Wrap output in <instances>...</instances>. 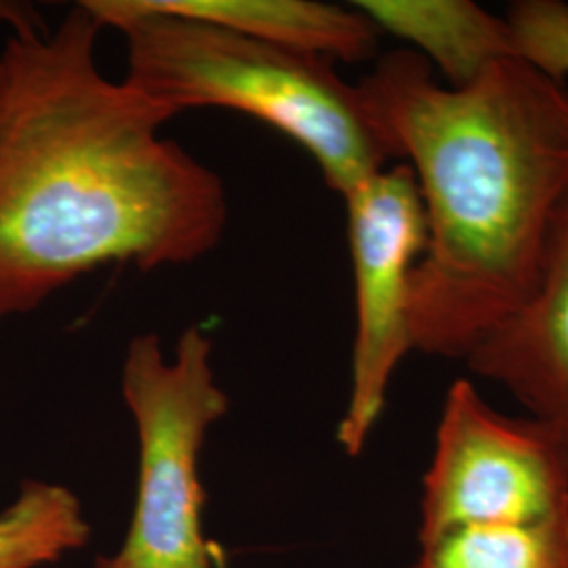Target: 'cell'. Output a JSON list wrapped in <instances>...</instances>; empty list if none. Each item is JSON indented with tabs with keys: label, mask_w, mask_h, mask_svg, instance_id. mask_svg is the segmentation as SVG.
Instances as JSON below:
<instances>
[{
	"label": "cell",
	"mask_w": 568,
	"mask_h": 568,
	"mask_svg": "<svg viewBox=\"0 0 568 568\" xmlns=\"http://www.w3.org/2000/svg\"><path fill=\"white\" fill-rule=\"evenodd\" d=\"M0 51V323L110 264H192L227 225L215 171L161 135L178 116L103 77L100 18L21 9Z\"/></svg>",
	"instance_id": "obj_1"
},
{
	"label": "cell",
	"mask_w": 568,
	"mask_h": 568,
	"mask_svg": "<svg viewBox=\"0 0 568 568\" xmlns=\"http://www.w3.org/2000/svg\"><path fill=\"white\" fill-rule=\"evenodd\" d=\"M426 211L410 274L413 349L464 361L525 304L568 194V89L520 58L462 89L396 49L356 84Z\"/></svg>",
	"instance_id": "obj_2"
},
{
	"label": "cell",
	"mask_w": 568,
	"mask_h": 568,
	"mask_svg": "<svg viewBox=\"0 0 568 568\" xmlns=\"http://www.w3.org/2000/svg\"><path fill=\"white\" fill-rule=\"evenodd\" d=\"M126 42L122 82L175 114L225 108L300 143L339 196L392 161L366 116L358 87L333 61L286 51L201 20L148 9L142 0H87Z\"/></svg>",
	"instance_id": "obj_3"
},
{
	"label": "cell",
	"mask_w": 568,
	"mask_h": 568,
	"mask_svg": "<svg viewBox=\"0 0 568 568\" xmlns=\"http://www.w3.org/2000/svg\"><path fill=\"white\" fill-rule=\"evenodd\" d=\"M211 354L213 342L196 325L183 331L171 361L154 333L126 345L122 396L140 438L138 501L121 551L95 568H222L204 537L199 476L206 429L230 408Z\"/></svg>",
	"instance_id": "obj_4"
},
{
	"label": "cell",
	"mask_w": 568,
	"mask_h": 568,
	"mask_svg": "<svg viewBox=\"0 0 568 568\" xmlns=\"http://www.w3.org/2000/svg\"><path fill=\"white\" fill-rule=\"evenodd\" d=\"M568 514V445L532 417H508L457 379L424 476L419 544L474 525H530Z\"/></svg>",
	"instance_id": "obj_5"
},
{
	"label": "cell",
	"mask_w": 568,
	"mask_h": 568,
	"mask_svg": "<svg viewBox=\"0 0 568 568\" xmlns=\"http://www.w3.org/2000/svg\"><path fill=\"white\" fill-rule=\"evenodd\" d=\"M347 241L356 288L352 386L337 443L349 457L386 410L394 371L413 349L410 274L426 248L419 185L406 163L384 169L345 194Z\"/></svg>",
	"instance_id": "obj_6"
},
{
	"label": "cell",
	"mask_w": 568,
	"mask_h": 568,
	"mask_svg": "<svg viewBox=\"0 0 568 568\" xmlns=\"http://www.w3.org/2000/svg\"><path fill=\"white\" fill-rule=\"evenodd\" d=\"M568 445V194L549 227L532 291L466 358Z\"/></svg>",
	"instance_id": "obj_7"
},
{
	"label": "cell",
	"mask_w": 568,
	"mask_h": 568,
	"mask_svg": "<svg viewBox=\"0 0 568 568\" xmlns=\"http://www.w3.org/2000/svg\"><path fill=\"white\" fill-rule=\"evenodd\" d=\"M148 9L206 21L248 39L328 61L373 60L379 30L358 9L314 0H142Z\"/></svg>",
	"instance_id": "obj_8"
},
{
	"label": "cell",
	"mask_w": 568,
	"mask_h": 568,
	"mask_svg": "<svg viewBox=\"0 0 568 568\" xmlns=\"http://www.w3.org/2000/svg\"><path fill=\"white\" fill-rule=\"evenodd\" d=\"M379 32L410 42L448 87L462 89L497 61L520 58L508 20L471 0H356Z\"/></svg>",
	"instance_id": "obj_9"
},
{
	"label": "cell",
	"mask_w": 568,
	"mask_h": 568,
	"mask_svg": "<svg viewBox=\"0 0 568 568\" xmlns=\"http://www.w3.org/2000/svg\"><path fill=\"white\" fill-rule=\"evenodd\" d=\"M413 568H568V514L530 525H474L422 541Z\"/></svg>",
	"instance_id": "obj_10"
},
{
	"label": "cell",
	"mask_w": 568,
	"mask_h": 568,
	"mask_svg": "<svg viewBox=\"0 0 568 568\" xmlns=\"http://www.w3.org/2000/svg\"><path fill=\"white\" fill-rule=\"evenodd\" d=\"M91 528L70 488L21 483L20 495L0 511V568H41L81 549Z\"/></svg>",
	"instance_id": "obj_11"
},
{
	"label": "cell",
	"mask_w": 568,
	"mask_h": 568,
	"mask_svg": "<svg viewBox=\"0 0 568 568\" xmlns=\"http://www.w3.org/2000/svg\"><path fill=\"white\" fill-rule=\"evenodd\" d=\"M520 60L565 82L568 77V4L560 0H520L508 13Z\"/></svg>",
	"instance_id": "obj_12"
}]
</instances>
